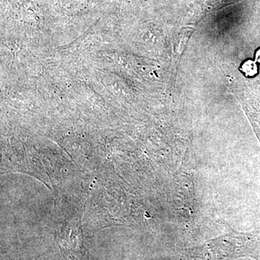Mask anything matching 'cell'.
<instances>
[{"label": "cell", "instance_id": "6da1fadb", "mask_svg": "<svg viewBox=\"0 0 260 260\" xmlns=\"http://www.w3.org/2000/svg\"><path fill=\"white\" fill-rule=\"evenodd\" d=\"M244 237L243 234L231 230L229 234L210 241L207 246L208 260H230L240 256Z\"/></svg>", "mask_w": 260, "mask_h": 260}, {"label": "cell", "instance_id": "7a4b0ae2", "mask_svg": "<svg viewBox=\"0 0 260 260\" xmlns=\"http://www.w3.org/2000/svg\"><path fill=\"white\" fill-rule=\"evenodd\" d=\"M240 0H198L197 1V17L198 20H201L207 13L220 10L229 5L234 4Z\"/></svg>", "mask_w": 260, "mask_h": 260}, {"label": "cell", "instance_id": "3957f363", "mask_svg": "<svg viewBox=\"0 0 260 260\" xmlns=\"http://www.w3.org/2000/svg\"><path fill=\"white\" fill-rule=\"evenodd\" d=\"M242 70L248 76H254L257 72V67L255 63L252 61H248L243 65Z\"/></svg>", "mask_w": 260, "mask_h": 260}, {"label": "cell", "instance_id": "277c9868", "mask_svg": "<svg viewBox=\"0 0 260 260\" xmlns=\"http://www.w3.org/2000/svg\"><path fill=\"white\" fill-rule=\"evenodd\" d=\"M256 60H257V62H259L260 63V49L259 51H258L257 52H256Z\"/></svg>", "mask_w": 260, "mask_h": 260}]
</instances>
